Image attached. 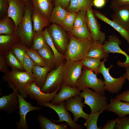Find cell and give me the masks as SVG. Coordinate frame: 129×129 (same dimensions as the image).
I'll return each instance as SVG.
<instances>
[{
	"label": "cell",
	"mask_w": 129,
	"mask_h": 129,
	"mask_svg": "<svg viewBox=\"0 0 129 129\" xmlns=\"http://www.w3.org/2000/svg\"><path fill=\"white\" fill-rule=\"evenodd\" d=\"M68 33L69 41L64 54L65 59L79 61L87 57L89 50L94 42L93 39H80Z\"/></svg>",
	"instance_id": "cell-1"
},
{
	"label": "cell",
	"mask_w": 129,
	"mask_h": 129,
	"mask_svg": "<svg viewBox=\"0 0 129 129\" xmlns=\"http://www.w3.org/2000/svg\"><path fill=\"white\" fill-rule=\"evenodd\" d=\"M32 7L30 1L26 4L24 15L15 34L21 43L27 47L31 44L34 34L32 18Z\"/></svg>",
	"instance_id": "cell-2"
},
{
	"label": "cell",
	"mask_w": 129,
	"mask_h": 129,
	"mask_svg": "<svg viewBox=\"0 0 129 129\" xmlns=\"http://www.w3.org/2000/svg\"><path fill=\"white\" fill-rule=\"evenodd\" d=\"M2 79L5 81L12 83L18 92L25 98L28 96L26 92L27 86L35 80L33 74L13 70L5 74Z\"/></svg>",
	"instance_id": "cell-3"
},
{
	"label": "cell",
	"mask_w": 129,
	"mask_h": 129,
	"mask_svg": "<svg viewBox=\"0 0 129 129\" xmlns=\"http://www.w3.org/2000/svg\"><path fill=\"white\" fill-rule=\"evenodd\" d=\"M104 87V81L98 78L97 75L91 70L83 68L76 88L81 91L85 88H91L100 94L105 95Z\"/></svg>",
	"instance_id": "cell-4"
},
{
	"label": "cell",
	"mask_w": 129,
	"mask_h": 129,
	"mask_svg": "<svg viewBox=\"0 0 129 129\" xmlns=\"http://www.w3.org/2000/svg\"><path fill=\"white\" fill-rule=\"evenodd\" d=\"M66 60L64 63L63 79L61 85L76 87L83 67L82 60Z\"/></svg>",
	"instance_id": "cell-5"
},
{
	"label": "cell",
	"mask_w": 129,
	"mask_h": 129,
	"mask_svg": "<svg viewBox=\"0 0 129 129\" xmlns=\"http://www.w3.org/2000/svg\"><path fill=\"white\" fill-rule=\"evenodd\" d=\"M82 91L80 92L79 95L84 98L83 102L89 106L92 113L102 110L106 107L108 104L107 98L94 91H93L88 88L83 89Z\"/></svg>",
	"instance_id": "cell-6"
},
{
	"label": "cell",
	"mask_w": 129,
	"mask_h": 129,
	"mask_svg": "<svg viewBox=\"0 0 129 129\" xmlns=\"http://www.w3.org/2000/svg\"><path fill=\"white\" fill-rule=\"evenodd\" d=\"M107 60V58L103 59L101 62L99 68L100 73L102 75L104 79L105 90L112 94L118 93L122 88L125 82L126 79L123 75L118 78L113 77L109 73L110 69L113 67L111 64L108 68L105 66V63Z\"/></svg>",
	"instance_id": "cell-7"
},
{
	"label": "cell",
	"mask_w": 129,
	"mask_h": 129,
	"mask_svg": "<svg viewBox=\"0 0 129 129\" xmlns=\"http://www.w3.org/2000/svg\"><path fill=\"white\" fill-rule=\"evenodd\" d=\"M48 32L54 44L58 51L64 55L69 41L66 31L61 26L55 24L47 27Z\"/></svg>",
	"instance_id": "cell-8"
},
{
	"label": "cell",
	"mask_w": 129,
	"mask_h": 129,
	"mask_svg": "<svg viewBox=\"0 0 129 129\" xmlns=\"http://www.w3.org/2000/svg\"><path fill=\"white\" fill-rule=\"evenodd\" d=\"M9 87L14 90L17 95L19 102V114L20 116L19 121L16 124L17 129H27L28 128L26 120V116L29 112L34 110L41 109V107L32 106L31 103L27 102L24 97L17 91L13 84L11 82H8Z\"/></svg>",
	"instance_id": "cell-9"
},
{
	"label": "cell",
	"mask_w": 129,
	"mask_h": 129,
	"mask_svg": "<svg viewBox=\"0 0 129 129\" xmlns=\"http://www.w3.org/2000/svg\"><path fill=\"white\" fill-rule=\"evenodd\" d=\"M64 63H61L57 67L48 73L45 83L41 89L45 93H51L61 86L63 76Z\"/></svg>",
	"instance_id": "cell-10"
},
{
	"label": "cell",
	"mask_w": 129,
	"mask_h": 129,
	"mask_svg": "<svg viewBox=\"0 0 129 129\" xmlns=\"http://www.w3.org/2000/svg\"><path fill=\"white\" fill-rule=\"evenodd\" d=\"M40 105L51 108L57 113L59 119L57 120H52L55 122L63 123L65 122L71 129H82L83 127L81 125L76 123L73 120L70 114L66 109L64 101L62 102L58 105H54L49 102L38 103Z\"/></svg>",
	"instance_id": "cell-11"
},
{
	"label": "cell",
	"mask_w": 129,
	"mask_h": 129,
	"mask_svg": "<svg viewBox=\"0 0 129 129\" xmlns=\"http://www.w3.org/2000/svg\"><path fill=\"white\" fill-rule=\"evenodd\" d=\"M121 43V40L117 36L112 35L108 37V40L105 42L102 47L105 52L107 54L118 53L124 55L126 58L125 61L122 62L118 60L117 64L119 67H125L129 66V55L120 47L119 45Z\"/></svg>",
	"instance_id": "cell-12"
},
{
	"label": "cell",
	"mask_w": 129,
	"mask_h": 129,
	"mask_svg": "<svg viewBox=\"0 0 129 129\" xmlns=\"http://www.w3.org/2000/svg\"><path fill=\"white\" fill-rule=\"evenodd\" d=\"M86 21L93 39L94 41H98L103 44L105 41L106 35L101 31L100 26L92 8L87 11Z\"/></svg>",
	"instance_id": "cell-13"
},
{
	"label": "cell",
	"mask_w": 129,
	"mask_h": 129,
	"mask_svg": "<svg viewBox=\"0 0 129 129\" xmlns=\"http://www.w3.org/2000/svg\"><path fill=\"white\" fill-rule=\"evenodd\" d=\"M61 86L51 93H45L37 86L35 81L29 83L26 89V93L32 99L36 100L38 103L49 102L51 101L54 96L60 90Z\"/></svg>",
	"instance_id": "cell-14"
},
{
	"label": "cell",
	"mask_w": 129,
	"mask_h": 129,
	"mask_svg": "<svg viewBox=\"0 0 129 129\" xmlns=\"http://www.w3.org/2000/svg\"><path fill=\"white\" fill-rule=\"evenodd\" d=\"M82 99L83 98L79 95L64 101L66 109L73 114V120L75 122L80 118H83L86 120L88 116V114L85 113L83 110L85 104L82 102Z\"/></svg>",
	"instance_id": "cell-15"
},
{
	"label": "cell",
	"mask_w": 129,
	"mask_h": 129,
	"mask_svg": "<svg viewBox=\"0 0 129 129\" xmlns=\"http://www.w3.org/2000/svg\"><path fill=\"white\" fill-rule=\"evenodd\" d=\"M110 6L113 12L112 20L129 31V5Z\"/></svg>",
	"instance_id": "cell-16"
},
{
	"label": "cell",
	"mask_w": 129,
	"mask_h": 129,
	"mask_svg": "<svg viewBox=\"0 0 129 129\" xmlns=\"http://www.w3.org/2000/svg\"><path fill=\"white\" fill-rule=\"evenodd\" d=\"M8 1L9 7L7 16L14 21L16 30L24 15L25 6L24 5L25 4L21 0H8Z\"/></svg>",
	"instance_id": "cell-17"
},
{
	"label": "cell",
	"mask_w": 129,
	"mask_h": 129,
	"mask_svg": "<svg viewBox=\"0 0 129 129\" xmlns=\"http://www.w3.org/2000/svg\"><path fill=\"white\" fill-rule=\"evenodd\" d=\"M81 91L75 87L61 85L59 91L54 96L50 103L54 105H59L62 102L79 95Z\"/></svg>",
	"instance_id": "cell-18"
},
{
	"label": "cell",
	"mask_w": 129,
	"mask_h": 129,
	"mask_svg": "<svg viewBox=\"0 0 129 129\" xmlns=\"http://www.w3.org/2000/svg\"><path fill=\"white\" fill-rule=\"evenodd\" d=\"M13 90L10 94L0 98V110L8 113H13L19 108V100L16 91Z\"/></svg>",
	"instance_id": "cell-19"
},
{
	"label": "cell",
	"mask_w": 129,
	"mask_h": 129,
	"mask_svg": "<svg viewBox=\"0 0 129 129\" xmlns=\"http://www.w3.org/2000/svg\"><path fill=\"white\" fill-rule=\"evenodd\" d=\"M105 110L114 113L118 117H124L129 115V103L122 102L115 97L111 98Z\"/></svg>",
	"instance_id": "cell-20"
},
{
	"label": "cell",
	"mask_w": 129,
	"mask_h": 129,
	"mask_svg": "<svg viewBox=\"0 0 129 129\" xmlns=\"http://www.w3.org/2000/svg\"><path fill=\"white\" fill-rule=\"evenodd\" d=\"M93 11L97 19L106 23L113 28L126 40L129 45V31L123 28L112 20L110 19L101 12L96 10H93Z\"/></svg>",
	"instance_id": "cell-21"
},
{
	"label": "cell",
	"mask_w": 129,
	"mask_h": 129,
	"mask_svg": "<svg viewBox=\"0 0 129 129\" xmlns=\"http://www.w3.org/2000/svg\"><path fill=\"white\" fill-rule=\"evenodd\" d=\"M32 18L34 32L43 30V29L49 26V20L44 17L38 10L32 7Z\"/></svg>",
	"instance_id": "cell-22"
},
{
	"label": "cell",
	"mask_w": 129,
	"mask_h": 129,
	"mask_svg": "<svg viewBox=\"0 0 129 129\" xmlns=\"http://www.w3.org/2000/svg\"><path fill=\"white\" fill-rule=\"evenodd\" d=\"M20 43L21 42L19 38L15 34L0 35V53H5Z\"/></svg>",
	"instance_id": "cell-23"
},
{
	"label": "cell",
	"mask_w": 129,
	"mask_h": 129,
	"mask_svg": "<svg viewBox=\"0 0 129 129\" xmlns=\"http://www.w3.org/2000/svg\"><path fill=\"white\" fill-rule=\"evenodd\" d=\"M33 7L49 20L53 8L52 0H30Z\"/></svg>",
	"instance_id": "cell-24"
},
{
	"label": "cell",
	"mask_w": 129,
	"mask_h": 129,
	"mask_svg": "<svg viewBox=\"0 0 129 129\" xmlns=\"http://www.w3.org/2000/svg\"><path fill=\"white\" fill-rule=\"evenodd\" d=\"M52 69L48 66L41 67L34 66L32 72L36 84L41 89L45 81L47 75Z\"/></svg>",
	"instance_id": "cell-25"
},
{
	"label": "cell",
	"mask_w": 129,
	"mask_h": 129,
	"mask_svg": "<svg viewBox=\"0 0 129 129\" xmlns=\"http://www.w3.org/2000/svg\"><path fill=\"white\" fill-rule=\"evenodd\" d=\"M94 0H71L67 10L77 13L81 10L87 11L92 8Z\"/></svg>",
	"instance_id": "cell-26"
},
{
	"label": "cell",
	"mask_w": 129,
	"mask_h": 129,
	"mask_svg": "<svg viewBox=\"0 0 129 129\" xmlns=\"http://www.w3.org/2000/svg\"><path fill=\"white\" fill-rule=\"evenodd\" d=\"M16 31V26L14 21L7 16L0 20V34L13 35Z\"/></svg>",
	"instance_id": "cell-27"
},
{
	"label": "cell",
	"mask_w": 129,
	"mask_h": 129,
	"mask_svg": "<svg viewBox=\"0 0 129 129\" xmlns=\"http://www.w3.org/2000/svg\"><path fill=\"white\" fill-rule=\"evenodd\" d=\"M43 31L47 43L53 53L55 61V68H56L61 63H63L65 59V56L59 52L56 48L48 32L47 27Z\"/></svg>",
	"instance_id": "cell-28"
},
{
	"label": "cell",
	"mask_w": 129,
	"mask_h": 129,
	"mask_svg": "<svg viewBox=\"0 0 129 129\" xmlns=\"http://www.w3.org/2000/svg\"><path fill=\"white\" fill-rule=\"evenodd\" d=\"M102 43L98 41H94L88 51L87 57L95 58L100 60L107 58L108 54L104 51Z\"/></svg>",
	"instance_id": "cell-29"
},
{
	"label": "cell",
	"mask_w": 129,
	"mask_h": 129,
	"mask_svg": "<svg viewBox=\"0 0 129 129\" xmlns=\"http://www.w3.org/2000/svg\"><path fill=\"white\" fill-rule=\"evenodd\" d=\"M67 11V10L60 6H57L54 7L49 18V22L61 26Z\"/></svg>",
	"instance_id": "cell-30"
},
{
	"label": "cell",
	"mask_w": 129,
	"mask_h": 129,
	"mask_svg": "<svg viewBox=\"0 0 129 129\" xmlns=\"http://www.w3.org/2000/svg\"><path fill=\"white\" fill-rule=\"evenodd\" d=\"M40 127L42 129H69V125L67 123L60 124H57L46 117L43 115H40L37 117Z\"/></svg>",
	"instance_id": "cell-31"
},
{
	"label": "cell",
	"mask_w": 129,
	"mask_h": 129,
	"mask_svg": "<svg viewBox=\"0 0 129 129\" xmlns=\"http://www.w3.org/2000/svg\"><path fill=\"white\" fill-rule=\"evenodd\" d=\"M37 51L52 70L54 68H55L54 54L51 49L47 44Z\"/></svg>",
	"instance_id": "cell-32"
},
{
	"label": "cell",
	"mask_w": 129,
	"mask_h": 129,
	"mask_svg": "<svg viewBox=\"0 0 129 129\" xmlns=\"http://www.w3.org/2000/svg\"><path fill=\"white\" fill-rule=\"evenodd\" d=\"M4 54L7 65L11 67L12 70L25 71L22 65L11 50L7 51Z\"/></svg>",
	"instance_id": "cell-33"
},
{
	"label": "cell",
	"mask_w": 129,
	"mask_h": 129,
	"mask_svg": "<svg viewBox=\"0 0 129 129\" xmlns=\"http://www.w3.org/2000/svg\"><path fill=\"white\" fill-rule=\"evenodd\" d=\"M81 60L83 68L91 70L97 75L100 73L99 68L101 62V60L87 56Z\"/></svg>",
	"instance_id": "cell-34"
},
{
	"label": "cell",
	"mask_w": 129,
	"mask_h": 129,
	"mask_svg": "<svg viewBox=\"0 0 129 129\" xmlns=\"http://www.w3.org/2000/svg\"><path fill=\"white\" fill-rule=\"evenodd\" d=\"M76 38L81 39L92 38L91 34L86 22L81 26L73 28L69 33Z\"/></svg>",
	"instance_id": "cell-35"
},
{
	"label": "cell",
	"mask_w": 129,
	"mask_h": 129,
	"mask_svg": "<svg viewBox=\"0 0 129 129\" xmlns=\"http://www.w3.org/2000/svg\"><path fill=\"white\" fill-rule=\"evenodd\" d=\"M77 13L67 11L62 24L61 27L66 31L70 33L74 26Z\"/></svg>",
	"instance_id": "cell-36"
},
{
	"label": "cell",
	"mask_w": 129,
	"mask_h": 129,
	"mask_svg": "<svg viewBox=\"0 0 129 129\" xmlns=\"http://www.w3.org/2000/svg\"><path fill=\"white\" fill-rule=\"evenodd\" d=\"M43 30L34 32L33 44L31 48L36 50L42 48L47 44Z\"/></svg>",
	"instance_id": "cell-37"
},
{
	"label": "cell",
	"mask_w": 129,
	"mask_h": 129,
	"mask_svg": "<svg viewBox=\"0 0 129 129\" xmlns=\"http://www.w3.org/2000/svg\"><path fill=\"white\" fill-rule=\"evenodd\" d=\"M105 109L101 111L93 113H91L88 114L87 118L84 123V125L87 129H101V127H98L97 122L98 118L100 114Z\"/></svg>",
	"instance_id": "cell-38"
},
{
	"label": "cell",
	"mask_w": 129,
	"mask_h": 129,
	"mask_svg": "<svg viewBox=\"0 0 129 129\" xmlns=\"http://www.w3.org/2000/svg\"><path fill=\"white\" fill-rule=\"evenodd\" d=\"M26 52L34 61L35 65L41 67L48 66L37 51L27 47Z\"/></svg>",
	"instance_id": "cell-39"
},
{
	"label": "cell",
	"mask_w": 129,
	"mask_h": 129,
	"mask_svg": "<svg viewBox=\"0 0 129 129\" xmlns=\"http://www.w3.org/2000/svg\"><path fill=\"white\" fill-rule=\"evenodd\" d=\"M27 47L21 43L16 45L11 50L23 66L25 54Z\"/></svg>",
	"instance_id": "cell-40"
},
{
	"label": "cell",
	"mask_w": 129,
	"mask_h": 129,
	"mask_svg": "<svg viewBox=\"0 0 129 129\" xmlns=\"http://www.w3.org/2000/svg\"><path fill=\"white\" fill-rule=\"evenodd\" d=\"M86 12L85 10H81L77 13L73 28L81 26L84 24L86 22Z\"/></svg>",
	"instance_id": "cell-41"
},
{
	"label": "cell",
	"mask_w": 129,
	"mask_h": 129,
	"mask_svg": "<svg viewBox=\"0 0 129 129\" xmlns=\"http://www.w3.org/2000/svg\"><path fill=\"white\" fill-rule=\"evenodd\" d=\"M35 65L34 61L26 52L24 56L23 65L25 71L32 74L33 69Z\"/></svg>",
	"instance_id": "cell-42"
},
{
	"label": "cell",
	"mask_w": 129,
	"mask_h": 129,
	"mask_svg": "<svg viewBox=\"0 0 129 129\" xmlns=\"http://www.w3.org/2000/svg\"><path fill=\"white\" fill-rule=\"evenodd\" d=\"M119 121L115 125V129H129V117H118Z\"/></svg>",
	"instance_id": "cell-43"
},
{
	"label": "cell",
	"mask_w": 129,
	"mask_h": 129,
	"mask_svg": "<svg viewBox=\"0 0 129 129\" xmlns=\"http://www.w3.org/2000/svg\"><path fill=\"white\" fill-rule=\"evenodd\" d=\"M9 7L8 0H0V18L7 16Z\"/></svg>",
	"instance_id": "cell-44"
},
{
	"label": "cell",
	"mask_w": 129,
	"mask_h": 129,
	"mask_svg": "<svg viewBox=\"0 0 129 129\" xmlns=\"http://www.w3.org/2000/svg\"><path fill=\"white\" fill-rule=\"evenodd\" d=\"M7 65L4 53H0V71L5 74L8 73L9 71L8 70Z\"/></svg>",
	"instance_id": "cell-45"
},
{
	"label": "cell",
	"mask_w": 129,
	"mask_h": 129,
	"mask_svg": "<svg viewBox=\"0 0 129 129\" xmlns=\"http://www.w3.org/2000/svg\"><path fill=\"white\" fill-rule=\"evenodd\" d=\"M71 0H52L53 5L54 7L59 6L67 10L69 7Z\"/></svg>",
	"instance_id": "cell-46"
},
{
	"label": "cell",
	"mask_w": 129,
	"mask_h": 129,
	"mask_svg": "<svg viewBox=\"0 0 129 129\" xmlns=\"http://www.w3.org/2000/svg\"><path fill=\"white\" fill-rule=\"evenodd\" d=\"M119 118L108 121L102 128V129H114L117 123L119 122Z\"/></svg>",
	"instance_id": "cell-47"
},
{
	"label": "cell",
	"mask_w": 129,
	"mask_h": 129,
	"mask_svg": "<svg viewBox=\"0 0 129 129\" xmlns=\"http://www.w3.org/2000/svg\"><path fill=\"white\" fill-rule=\"evenodd\" d=\"M115 98L119 100L129 103V89L117 95Z\"/></svg>",
	"instance_id": "cell-48"
},
{
	"label": "cell",
	"mask_w": 129,
	"mask_h": 129,
	"mask_svg": "<svg viewBox=\"0 0 129 129\" xmlns=\"http://www.w3.org/2000/svg\"><path fill=\"white\" fill-rule=\"evenodd\" d=\"M129 5V0H111L110 5L119 6Z\"/></svg>",
	"instance_id": "cell-49"
},
{
	"label": "cell",
	"mask_w": 129,
	"mask_h": 129,
	"mask_svg": "<svg viewBox=\"0 0 129 129\" xmlns=\"http://www.w3.org/2000/svg\"><path fill=\"white\" fill-rule=\"evenodd\" d=\"M108 0H94L93 5L98 8H103L105 5Z\"/></svg>",
	"instance_id": "cell-50"
},
{
	"label": "cell",
	"mask_w": 129,
	"mask_h": 129,
	"mask_svg": "<svg viewBox=\"0 0 129 129\" xmlns=\"http://www.w3.org/2000/svg\"><path fill=\"white\" fill-rule=\"evenodd\" d=\"M126 70L125 72L123 74V76L127 79L129 82V66L125 67Z\"/></svg>",
	"instance_id": "cell-51"
},
{
	"label": "cell",
	"mask_w": 129,
	"mask_h": 129,
	"mask_svg": "<svg viewBox=\"0 0 129 129\" xmlns=\"http://www.w3.org/2000/svg\"><path fill=\"white\" fill-rule=\"evenodd\" d=\"M22 1H23L25 4L29 2L30 1V0H21Z\"/></svg>",
	"instance_id": "cell-52"
},
{
	"label": "cell",
	"mask_w": 129,
	"mask_h": 129,
	"mask_svg": "<svg viewBox=\"0 0 129 129\" xmlns=\"http://www.w3.org/2000/svg\"><path fill=\"white\" fill-rule=\"evenodd\" d=\"M128 52H129V48L128 49Z\"/></svg>",
	"instance_id": "cell-53"
}]
</instances>
